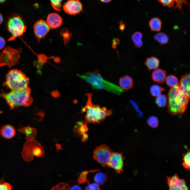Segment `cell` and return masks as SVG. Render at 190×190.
Listing matches in <instances>:
<instances>
[{"label": "cell", "instance_id": "1", "mask_svg": "<svg viewBox=\"0 0 190 190\" xmlns=\"http://www.w3.org/2000/svg\"><path fill=\"white\" fill-rule=\"evenodd\" d=\"M31 93V89L28 86L22 89L11 90L8 93L2 91L0 93V97L5 100L12 110L20 106L27 107L31 105L33 101Z\"/></svg>", "mask_w": 190, "mask_h": 190}, {"label": "cell", "instance_id": "2", "mask_svg": "<svg viewBox=\"0 0 190 190\" xmlns=\"http://www.w3.org/2000/svg\"><path fill=\"white\" fill-rule=\"evenodd\" d=\"M189 99L180 90L178 84L171 87L168 93L169 112L173 115L183 114L187 108Z\"/></svg>", "mask_w": 190, "mask_h": 190}, {"label": "cell", "instance_id": "3", "mask_svg": "<svg viewBox=\"0 0 190 190\" xmlns=\"http://www.w3.org/2000/svg\"><path fill=\"white\" fill-rule=\"evenodd\" d=\"M77 75L90 84L93 89H104L118 95L124 92L121 87L104 80L97 71Z\"/></svg>", "mask_w": 190, "mask_h": 190}, {"label": "cell", "instance_id": "4", "mask_svg": "<svg viewBox=\"0 0 190 190\" xmlns=\"http://www.w3.org/2000/svg\"><path fill=\"white\" fill-rule=\"evenodd\" d=\"M88 98L85 107L82 111L86 110L85 120L86 123H99L104 120L107 116L111 115L112 110L107 109L105 107L101 108L98 105L93 104L92 102V96L91 93L86 94Z\"/></svg>", "mask_w": 190, "mask_h": 190}, {"label": "cell", "instance_id": "5", "mask_svg": "<svg viewBox=\"0 0 190 190\" xmlns=\"http://www.w3.org/2000/svg\"><path fill=\"white\" fill-rule=\"evenodd\" d=\"M29 83V78L21 71L12 69L6 74L3 85L11 90H15L26 88Z\"/></svg>", "mask_w": 190, "mask_h": 190}, {"label": "cell", "instance_id": "6", "mask_svg": "<svg viewBox=\"0 0 190 190\" xmlns=\"http://www.w3.org/2000/svg\"><path fill=\"white\" fill-rule=\"evenodd\" d=\"M44 149L41 144L36 140H27L24 143L21 152L23 159L26 162H30L34 157H42L45 155Z\"/></svg>", "mask_w": 190, "mask_h": 190}, {"label": "cell", "instance_id": "7", "mask_svg": "<svg viewBox=\"0 0 190 190\" xmlns=\"http://www.w3.org/2000/svg\"><path fill=\"white\" fill-rule=\"evenodd\" d=\"M7 26L8 31L11 34L9 41L14 40L16 37L22 35L27 28L23 19L19 15H16L9 18Z\"/></svg>", "mask_w": 190, "mask_h": 190}, {"label": "cell", "instance_id": "8", "mask_svg": "<svg viewBox=\"0 0 190 190\" xmlns=\"http://www.w3.org/2000/svg\"><path fill=\"white\" fill-rule=\"evenodd\" d=\"M21 49H14L11 46L6 47L0 53V67L5 65L9 67L18 63Z\"/></svg>", "mask_w": 190, "mask_h": 190}, {"label": "cell", "instance_id": "9", "mask_svg": "<svg viewBox=\"0 0 190 190\" xmlns=\"http://www.w3.org/2000/svg\"><path fill=\"white\" fill-rule=\"evenodd\" d=\"M113 153L110 148L105 144L97 147L93 152L94 159L103 167L107 165Z\"/></svg>", "mask_w": 190, "mask_h": 190}, {"label": "cell", "instance_id": "10", "mask_svg": "<svg viewBox=\"0 0 190 190\" xmlns=\"http://www.w3.org/2000/svg\"><path fill=\"white\" fill-rule=\"evenodd\" d=\"M124 157L122 153L113 152L107 165L118 173L123 171Z\"/></svg>", "mask_w": 190, "mask_h": 190}, {"label": "cell", "instance_id": "11", "mask_svg": "<svg viewBox=\"0 0 190 190\" xmlns=\"http://www.w3.org/2000/svg\"><path fill=\"white\" fill-rule=\"evenodd\" d=\"M50 27L47 21L40 20L35 23L34 26V31L36 37L39 41L49 32Z\"/></svg>", "mask_w": 190, "mask_h": 190}, {"label": "cell", "instance_id": "12", "mask_svg": "<svg viewBox=\"0 0 190 190\" xmlns=\"http://www.w3.org/2000/svg\"><path fill=\"white\" fill-rule=\"evenodd\" d=\"M63 9L67 14L75 15L83 11L82 3L79 0H69L63 6Z\"/></svg>", "mask_w": 190, "mask_h": 190}, {"label": "cell", "instance_id": "13", "mask_svg": "<svg viewBox=\"0 0 190 190\" xmlns=\"http://www.w3.org/2000/svg\"><path fill=\"white\" fill-rule=\"evenodd\" d=\"M167 183L169 189L173 190H187V186L184 179H180L176 174L173 176L167 177Z\"/></svg>", "mask_w": 190, "mask_h": 190}, {"label": "cell", "instance_id": "14", "mask_svg": "<svg viewBox=\"0 0 190 190\" xmlns=\"http://www.w3.org/2000/svg\"><path fill=\"white\" fill-rule=\"evenodd\" d=\"M179 88L183 93L189 98H190V74L187 73L182 76L179 84Z\"/></svg>", "mask_w": 190, "mask_h": 190}, {"label": "cell", "instance_id": "15", "mask_svg": "<svg viewBox=\"0 0 190 190\" xmlns=\"http://www.w3.org/2000/svg\"><path fill=\"white\" fill-rule=\"evenodd\" d=\"M47 20L48 24L51 29L56 28L60 27L62 23L61 17L56 13H52L49 14Z\"/></svg>", "mask_w": 190, "mask_h": 190}, {"label": "cell", "instance_id": "16", "mask_svg": "<svg viewBox=\"0 0 190 190\" xmlns=\"http://www.w3.org/2000/svg\"><path fill=\"white\" fill-rule=\"evenodd\" d=\"M0 132L2 136L7 139L13 138L16 134L14 127L12 125L8 124L3 126L1 129Z\"/></svg>", "mask_w": 190, "mask_h": 190}, {"label": "cell", "instance_id": "17", "mask_svg": "<svg viewBox=\"0 0 190 190\" xmlns=\"http://www.w3.org/2000/svg\"><path fill=\"white\" fill-rule=\"evenodd\" d=\"M18 131L26 135V139L27 140L34 139L36 138L37 131L35 128L29 126L20 128Z\"/></svg>", "mask_w": 190, "mask_h": 190}, {"label": "cell", "instance_id": "18", "mask_svg": "<svg viewBox=\"0 0 190 190\" xmlns=\"http://www.w3.org/2000/svg\"><path fill=\"white\" fill-rule=\"evenodd\" d=\"M166 76L167 73L165 70L158 69L153 72L151 77L152 79L154 82L162 83L165 80Z\"/></svg>", "mask_w": 190, "mask_h": 190}, {"label": "cell", "instance_id": "19", "mask_svg": "<svg viewBox=\"0 0 190 190\" xmlns=\"http://www.w3.org/2000/svg\"><path fill=\"white\" fill-rule=\"evenodd\" d=\"M119 84L120 87L123 90L129 89L131 88L133 86V80L129 76L125 75L120 78Z\"/></svg>", "mask_w": 190, "mask_h": 190}, {"label": "cell", "instance_id": "20", "mask_svg": "<svg viewBox=\"0 0 190 190\" xmlns=\"http://www.w3.org/2000/svg\"><path fill=\"white\" fill-rule=\"evenodd\" d=\"M159 61L157 58L151 57L147 58L144 64L149 71L158 68L159 66Z\"/></svg>", "mask_w": 190, "mask_h": 190}, {"label": "cell", "instance_id": "21", "mask_svg": "<svg viewBox=\"0 0 190 190\" xmlns=\"http://www.w3.org/2000/svg\"><path fill=\"white\" fill-rule=\"evenodd\" d=\"M162 22L161 20L157 17H154L151 19L149 25L151 30L152 31H160L161 28Z\"/></svg>", "mask_w": 190, "mask_h": 190}, {"label": "cell", "instance_id": "22", "mask_svg": "<svg viewBox=\"0 0 190 190\" xmlns=\"http://www.w3.org/2000/svg\"><path fill=\"white\" fill-rule=\"evenodd\" d=\"M154 38L161 45L166 44L169 40V36L163 32H159L155 34L154 36Z\"/></svg>", "mask_w": 190, "mask_h": 190}, {"label": "cell", "instance_id": "23", "mask_svg": "<svg viewBox=\"0 0 190 190\" xmlns=\"http://www.w3.org/2000/svg\"><path fill=\"white\" fill-rule=\"evenodd\" d=\"M142 35L139 32L134 33L132 36V39L134 42L135 46L137 48L141 47L143 45L141 40Z\"/></svg>", "mask_w": 190, "mask_h": 190}, {"label": "cell", "instance_id": "24", "mask_svg": "<svg viewBox=\"0 0 190 190\" xmlns=\"http://www.w3.org/2000/svg\"><path fill=\"white\" fill-rule=\"evenodd\" d=\"M155 102L159 107H164L166 106L167 102V97L166 95L160 94L156 97Z\"/></svg>", "mask_w": 190, "mask_h": 190}, {"label": "cell", "instance_id": "25", "mask_svg": "<svg viewBox=\"0 0 190 190\" xmlns=\"http://www.w3.org/2000/svg\"><path fill=\"white\" fill-rule=\"evenodd\" d=\"M106 179V175L102 172L97 173L95 174L94 177V180L95 183L98 185L103 184Z\"/></svg>", "mask_w": 190, "mask_h": 190}, {"label": "cell", "instance_id": "26", "mask_svg": "<svg viewBox=\"0 0 190 190\" xmlns=\"http://www.w3.org/2000/svg\"><path fill=\"white\" fill-rule=\"evenodd\" d=\"M166 82L167 85L170 87L177 85L178 84L177 78L173 75H170L166 77Z\"/></svg>", "mask_w": 190, "mask_h": 190}, {"label": "cell", "instance_id": "27", "mask_svg": "<svg viewBox=\"0 0 190 190\" xmlns=\"http://www.w3.org/2000/svg\"><path fill=\"white\" fill-rule=\"evenodd\" d=\"M162 88L159 86L154 85L151 86L150 91L151 95L153 96L157 97L161 94Z\"/></svg>", "mask_w": 190, "mask_h": 190}, {"label": "cell", "instance_id": "28", "mask_svg": "<svg viewBox=\"0 0 190 190\" xmlns=\"http://www.w3.org/2000/svg\"><path fill=\"white\" fill-rule=\"evenodd\" d=\"M147 122L148 125L153 128L156 127L158 126L159 123L158 118L154 116L149 117L148 119Z\"/></svg>", "mask_w": 190, "mask_h": 190}, {"label": "cell", "instance_id": "29", "mask_svg": "<svg viewBox=\"0 0 190 190\" xmlns=\"http://www.w3.org/2000/svg\"><path fill=\"white\" fill-rule=\"evenodd\" d=\"M190 152L189 151L184 155L183 158V166L186 168L190 170Z\"/></svg>", "mask_w": 190, "mask_h": 190}, {"label": "cell", "instance_id": "30", "mask_svg": "<svg viewBox=\"0 0 190 190\" xmlns=\"http://www.w3.org/2000/svg\"><path fill=\"white\" fill-rule=\"evenodd\" d=\"M70 187L68 184L63 182L58 183L53 187L51 190H69Z\"/></svg>", "mask_w": 190, "mask_h": 190}, {"label": "cell", "instance_id": "31", "mask_svg": "<svg viewBox=\"0 0 190 190\" xmlns=\"http://www.w3.org/2000/svg\"><path fill=\"white\" fill-rule=\"evenodd\" d=\"M51 4L53 8L55 10L60 11L61 10V2L62 0H50Z\"/></svg>", "mask_w": 190, "mask_h": 190}, {"label": "cell", "instance_id": "32", "mask_svg": "<svg viewBox=\"0 0 190 190\" xmlns=\"http://www.w3.org/2000/svg\"><path fill=\"white\" fill-rule=\"evenodd\" d=\"M163 6L172 7L174 6L175 0H158Z\"/></svg>", "mask_w": 190, "mask_h": 190}, {"label": "cell", "instance_id": "33", "mask_svg": "<svg viewBox=\"0 0 190 190\" xmlns=\"http://www.w3.org/2000/svg\"><path fill=\"white\" fill-rule=\"evenodd\" d=\"M87 173L86 171H83L81 173L77 181L79 184H83L87 181Z\"/></svg>", "mask_w": 190, "mask_h": 190}, {"label": "cell", "instance_id": "34", "mask_svg": "<svg viewBox=\"0 0 190 190\" xmlns=\"http://www.w3.org/2000/svg\"><path fill=\"white\" fill-rule=\"evenodd\" d=\"M12 188V185L8 183H0V190H11Z\"/></svg>", "mask_w": 190, "mask_h": 190}, {"label": "cell", "instance_id": "35", "mask_svg": "<svg viewBox=\"0 0 190 190\" xmlns=\"http://www.w3.org/2000/svg\"><path fill=\"white\" fill-rule=\"evenodd\" d=\"M86 190H99V185L96 183L91 184L89 183L88 185L86 188Z\"/></svg>", "mask_w": 190, "mask_h": 190}, {"label": "cell", "instance_id": "36", "mask_svg": "<svg viewBox=\"0 0 190 190\" xmlns=\"http://www.w3.org/2000/svg\"><path fill=\"white\" fill-rule=\"evenodd\" d=\"M187 1V0H175V1L176 2V6L174 8L178 7L182 12L181 9H182V4L184 3L185 4H186L188 5V3L186 1Z\"/></svg>", "mask_w": 190, "mask_h": 190}, {"label": "cell", "instance_id": "37", "mask_svg": "<svg viewBox=\"0 0 190 190\" xmlns=\"http://www.w3.org/2000/svg\"><path fill=\"white\" fill-rule=\"evenodd\" d=\"M61 34L63 36V37L65 38L69 37L71 34L68 29L66 28H64L61 31Z\"/></svg>", "mask_w": 190, "mask_h": 190}, {"label": "cell", "instance_id": "38", "mask_svg": "<svg viewBox=\"0 0 190 190\" xmlns=\"http://www.w3.org/2000/svg\"><path fill=\"white\" fill-rule=\"evenodd\" d=\"M5 41L4 39L0 36V49H3L5 45Z\"/></svg>", "mask_w": 190, "mask_h": 190}, {"label": "cell", "instance_id": "39", "mask_svg": "<svg viewBox=\"0 0 190 190\" xmlns=\"http://www.w3.org/2000/svg\"><path fill=\"white\" fill-rule=\"evenodd\" d=\"M71 190H80L82 189L81 187L78 185H74L72 186L69 189Z\"/></svg>", "mask_w": 190, "mask_h": 190}, {"label": "cell", "instance_id": "40", "mask_svg": "<svg viewBox=\"0 0 190 190\" xmlns=\"http://www.w3.org/2000/svg\"><path fill=\"white\" fill-rule=\"evenodd\" d=\"M120 26L119 28L120 30L122 31H123L125 28V24L122 21H120L119 22Z\"/></svg>", "mask_w": 190, "mask_h": 190}, {"label": "cell", "instance_id": "41", "mask_svg": "<svg viewBox=\"0 0 190 190\" xmlns=\"http://www.w3.org/2000/svg\"><path fill=\"white\" fill-rule=\"evenodd\" d=\"M113 43L116 45H118L119 43L120 40L118 38H116L113 39Z\"/></svg>", "mask_w": 190, "mask_h": 190}, {"label": "cell", "instance_id": "42", "mask_svg": "<svg viewBox=\"0 0 190 190\" xmlns=\"http://www.w3.org/2000/svg\"><path fill=\"white\" fill-rule=\"evenodd\" d=\"M88 138V136L87 134H83V136L82 139V141H85Z\"/></svg>", "mask_w": 190, "mask_h": 190}, {"label": "cell", "instance_id": "43", "mask_svg": "<svg viewBox=\"0 0 190 190\" xmlns=\"http://www.w3.org/2000/svg\"><path fill=\"white\" fill-rule=\"evenodd\" d=\"M3 21V17L2 14L0 13V25L2 23Z\"/></svg>", "mask_w": 190, "mask_h": 190}, {"label": "cell", "instance_id": "44", "mask_svg": "<svg viewBox=\"0 0 190 190\" xmlns=\"http://www.w3.org/2000/svg\"><path fill=\"white\" fill-rule=\"evenodd\" d=\"M102 2L107 3L110 2L112 0H100Z\"/></svg>", "mask_w": 190, "mask_h": 190}, {"label": "cell", "instance_id": "45", "mask_svg": "<svg viewBox=\"0 0 190 190\" xmlns=\"http://www.w3.org/2000/svg\"><path fill=\"white\" fill-rule=\"evenodd\" d=\"M112 47L114 49H115L116 48V45L114 44V43H113L112 44Z\"/></svg>", "mask_w": 190, "mask_h": 190}, {"label": "cell", "instance_id": "46", "mask_svg": "<svg viewBox=\"0 0 190 190\" xmlns=\"http://www.w3.org/2000/svg\"><path fill=\"white\" fill-rule=\"evenodd\" d=\"M6 0H0V3H3Z\"/></svg>", "mask_w": 190, "mask_h": 190}]
</instances>
